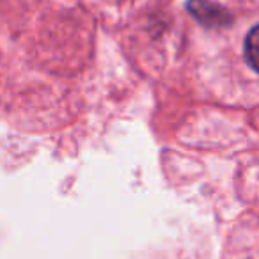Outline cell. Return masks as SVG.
<instances>
[{
    "mask_svg": "<svg viewBox=\"0 0 259 259\" xmlns=\"http://www.w3.org/2000/svg\"><path fill=\"white\" fill-rule=\"evenodd\" d=\"M245 59L250 68L259 73V25H255L245 37Z\"/></svg>",
    "mask_w": 259,
    "mask_h": 259,
    "instance_id": "2",
    "label": "cell"
},
{
    "mask_svg": "<svg viewBox=\"0 0 259 259\" xmlns=\"http://www.w3.org/2000/svg\"><path fill=\"white\" fill-rule=\"evenodd\" d=\"M187 9L204 27H226L233 22L227 9L209 0H188Z\"/></svg>",
    "mask_w": 259,
    "mask_h": 259,
    "instance_id": "1",
    "label": "cell"
}]
</instances>
